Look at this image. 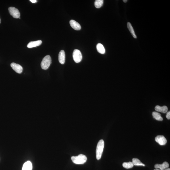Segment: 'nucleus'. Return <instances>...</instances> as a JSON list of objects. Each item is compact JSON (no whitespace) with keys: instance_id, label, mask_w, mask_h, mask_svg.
Wrapping results in <instances>:
<instances>
[{"instance_id":"nucleus-1","label":"nucleus","mask_w":170,"mask_h":170,"mask_svg":"<svg viewBox=\"0 0 170 170\" xmlns=\"http://www.w3.org/2000/svg\"><path fill=\"white\" fill-rule=\"evenodd\" d=\"M104 141L103 140H100L98 143L96 151V158L99 160L101 158L104 149Z\"/></svg>"},{"instance_id":"nucleus-2","label":"nucleus","mask_w":170,"mask_h":170,"mask_svg":"<svg viewBox=\"0 0 170 170\" xmlns=\"http://www.w3.org/2000/svg\"><path fill=\"white\" fill-rule=\"evenodd\" d=\"M72 160L74 163L76 164H83L86 162L87 160V157L83 154H80L79 155L71 157Z\"/></svg>"},{"instance_id":"nucleus-3","label":"nucleus","mask_w":170,"mask_h":170,"mask_svg":"<svg viewBox=\"0 0 170 170\" xmlns=\"http://www.w3.org/2000/svg\"><path fill=\"white\" fill-rule=\"evenodd\" d=\"M52 63L51 57L47 55L44 58L41 63V67L44 70H46L49 68Z\"/></svg>"},{"instance_id":"nucleus-4","label":"nucleus","mask_w":170,"mask_h":170,"mask_svg":"<svg viewBox=\"0 0 170 170\" xmlns=\"http://www.w3.org/2000/svg\"><path fill=\"white\" fill-rule=\"evenodd\" d=\"M73 58L75 62L79 63L81 61L82 56L81 52L78 49H75L73 53Z\"/></svg>"},{"instance_id":"nucleus-5","label":"nucleus","mask_w":170,"mask_h":170,"mask_svg":"<svg viewBox=\"0 0 170 170\" xmlns=\"http://www.w3.org/2000/svg\"><path fill=\"white\" fill-rule=\"evenodd\" d=\"M9 13L11 16L15 18H20V13L19 10L14 7H10L8 8Z\"/></svg>"},{"instance_id":"nucleus-6","label":"nucleus","mask_w":170,"mask_h":170,"mask_svg":"<svg viewBox=\"0 0 170 170\" xmlns=\"http://www.w3.org/2000/svg\"><path fill=\"white\" fill-rule=\"evenodd\" d=\"M156 142L161 145H164L166 144L167 140L165 137L163 135H158L155 138Z\"/></svg>"},{"instance_id":"nucleus-7","label":"nucleus","mask_w":170,"mask_h":170,"mask_svg":"<svg viewBox=\"0 0 170 170\" xmlns=\"http://www.w3.org/2000/svg\"><path fill=\"white\" fill-rule=\"evenodd\" d=\"M11 66L12 69L18 73L20 74L22 73L23 71V68L22 66L18 64L13 62L11 64Z\"/></svg>"},{"instance_id":"nucleus-8","label":"nucleus","mask_w":170,"mask_h":170,"mask_svg":"<svg viewBox=\"0 0 170 170\" xmlns=\"http://www.w3.org/2000/svg\"><path fill=\"white\" fill-rule=\"evenodd\" d=\"M69 23L71 27L75 30H79L81 29L80 25L74 20H71Z\"/></svg>"},{"instance_id":"nucleus-9","label":"nucleus","mask_w":170,"mask_h":170,"mask_svg":"<svg viewBox=\"0 0 170 170\" xmlns=\"http://www.w3.org/2000/svg\"><path fill=\"white\" fill-rule=\"evenodd\" d=\"M169 166V164L166 161L164 162L162 164H156L154 165V168L156 169L160 168L161 170H164L168 168Z\"/></svg>"},{"instance_id":"nucleus-10","label":"nucleus","mask_w":170,"mask_h":170,"mask_svg":"<svg viewBox=\"0 0 170 170\" xmlns=\"http://www.w3.org/2000/svg\"><path fill=\"white\" fill-rule=\"evenodd\" d=\"M42 43V41L39 40L31 42H29L27 45V47L29 48H32L34 47H36L40 45Z\"/></svg>"},{"instance_id":"nucleus-11","label":"nucleus","mask_w":170,"mask_h":170,"mask_svg":"<svg viewBox=\"0 0 170 170\" xmlns=\"http://www.w3.org/2000/svg\"><path fill=\"white\" fill-rule=\"evenodd\" d=\"M59 61L61 64H63L65 61V54L64 51L61 50L59 54Z\"/></svg>"},{"instance_id":"nucleus-12","label":"nucleus","mask_w":170,"mask_h":170,"mask_svg":"<svg viewBox=\"0 0 170 170\" xmlns=\"http://www.w3.org/2000/svg\"><path fill=\"white\" fill-rule=\"evenodd\" d=\"M155 109L157 112H160L163 113H166L168 111V108L167 106H164L163 107L157 105L156 106Z\"/></svg>"},{"instance_id":"nucleus-13","label":"nucleus","mask_w":170,"mask_h":170,"mask_svg":"<svg viewBox=\"0 0 170 170\" xmlns=\"http://www.w3.org/2000/svg\"><path fill=\"white\" fill-rule=\"evenodd\" d=\"M32 163L30 161H28L24 164L22 170H32Z\"/></svg>"},{"instance_id":"nucleus-14","label":"nucleus","mask_w":170,"mask_h":170,"mask_svg":"<svg viewBox=\"0 0 170 170\" xmlns=\"http://www.w3.org/2000/svg\"><path fill=\"white\" fill-rule=\"evenodd\" d=\"M96 49H97L98 52L100 54H104L105 52V49L104 47L101 44H97L96 45Z\"/></svg>"},{"instance_id":"nucleus-15","label":"nucleus","mask_w":170,"mask_h":170,"mask_svg":"<svg viewBox=\"0 0 170 170\" xmlns=\"http://www.w3.org/2000/svg\"><path fill=\"white\" fill-rule=\"evenodd\" d=\"M127 27L128 28L129 30L130 31V33H131L133 37L135 38V39H136V38H137V36H136L135 32H134V29H133V27L130 22H128Z\"/></svg>"},{"instance_id":"nucleus-16","label":"nucleus","mask_w":170,"mask_h":170,"mask_svg":"<svg viewBox=\"0 0 170 170\" xmlns=\"http://www.w3.org/2000/svg\"><path fill=\"white\" fill-rule=\"evenodd\" d=\"M152 116L154 119L158 121H162L163 118L161 117V115L160 113L157 112H154L152 113Z\"/></svg>"},{"instance_id":"nucleus-17","label":"nucleus","mask_w":170,"mask_h":170,"mask_svg":"<svg viewBox=\"0 0 170 170\" xmlns=\"http://www.w3.org/2000/svg\"><path fill=\"white\" fill-rule=\"evenodd\" d=\"M132 163L135 166H145V164L142 163L137 158H133L132 160Z\"/></svg>"},{"instance_id":"nucleus-18","label":"nucleus","mask_w":170,"mask_h":170,"mask_svg":"<svg viewBox=\"0 0 170 170\" xmlns=\"http://www.w3.org/2000/svg\"><path fill=\"white\" fill-rule=\"evenodd\" d=\"M134 164L132 162H124L123 164V166L124 168L126 169H129V168H133L134 167Z\"/></svg>"},{"instance_id":"nucleus-19","label":"nucleus","mask_w":170,"mask_h":170,"mask_svg":"<svg viewBox=\"0 0 170 170\" xmlns=\"http://www.w3.org/2000/svg\"><path fill=\"white\" fill-rule=\"evenodd\" d=\"M103 0H96L94 3L95 6L96 8H100L103 6Z\"/></svg>"},{"instance_id":"nucleus-20","label":"nucleus","mask_w":170,"mask_h":170,"mask_svg":"<svg viewBox=\"0 0 170 170\" xmlns=\"http://www.w3.org/2000/svg\"><path fill=\"white\" fill-rule=\"evenodd\" d=\"M166 117L167 119L168 120H170V112H168L167 113L166 115Z\"/></svg>"},{"instance_id":"nucleus-21","label":"nucleus","mask_w":170,"mask_h":170,"mask_svg":"<svg viewBox=\"0 0 170 170\" xmlns=\"http://www.w3.org/2000/svg\"><path fill=\"white\" fill-rule=\"evenodd\" d=\"M30 1L32 3H35L37 2V1H36V0H30Z\"/></svg>"},{"instance_id":"nucleus-22","label":"nucleus","mask_w":170,"mask_h":170,"mask_svg":"<svg viewBox=\"0 0 170 170\" xmlns=\"http://www.w3.org/2000/svg\"><path fill=\"white\" fill-rule=\"evenodd\" d=\"M124 1V3H126L128 1H127V0H124V1Z\"/></svg>"},{"instance_id":"nucleus-23","label":"nucleus","mask_w":170,"mask_h":170,"mask_svg":"<svg viewBox=\"0 0 170 170\" xmlns=\"http://www.w3.org/2000/svg\"><path fill=\"white\" fill-rule=\"evenodd\" d=\"M164 170H170V168H166L165 169H164Z\"/></svg>"},{"instance_id":"nucleus-24","label":"nucleus","mask_w":170,"mask_h":170,"mask_svg":"<svg viewBox=\"0 0 170 170\" xmlns=\"http://www.w3.org/2000/svg\"><path fill=\"white\" fill-rule=\"evenodd\" d=\"M154 170H160L158 169H154Z\"/></svg>"},{"instance_id":"nucleus-25","label":"nucleus","mask_w":170,"mask_h":170,"mask_svg":"<svg viewBox=\"0 0 170 170\" xmlns=\"http://www.w3.org/2000/svg\"><path fill=\"white\" fill-rule=\"evenodd\" d=\"M1 19H0V23H1Z\"/></svg>"}]
</instances>
